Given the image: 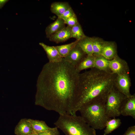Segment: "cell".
<instances>
[{"instance_id": "18", "label": "cell", "mask_w": 135, "mask_h": 135, "mask_svg": "<svg viewBox=\"0 0 135 135\" xmlns=\"http://www.w3.org/2000/svg\"><path fill=\"white\" fill-rule=\"evenodd\" d=\"M94 56L87 55L75 68L76 71L80 73L82 70L88 68H94Z\"/></svg>"}, {"instance_id": "24", "label": "cell", "mask_w": 135, "mask_h": 135, "mask_svg": "<svg viewBox=\"0 0 135 135\" xmlns=\"http://www.w3.org/2000/svg\"><path fill=\"white\" fill-rule=\"evenodd\" d=\"M65 24L70 27H72L79 23L76 14L64 21Z\"/></svg>"}, {"instance_id": "27", "label": "cell", "mask_w": 135, "mask_h": 135, "mask_svg": "<svg viewBox=\"0 0 135 135\" xmlns=\"http://www.w3.org/2000/svg\"><path fill=\"white\" fill-rule=\"evenodd\" d=\"M124 135H135V126L128 128Z\"/></svg>"}, {"instance_id": "19", "label": "cell", "mask_w": 135, "mask_h": 135, "mask_svg": "<svg viewBox=\"0 0 135 135\" xmlns=\"http://www.w3.org/2000/svg\"><path fill=\"white\" fill-rule=\"evenodd\" d=\"M32 127L34 133H39L52 129L53 128L49 127L45 122L43 120L28 119Z\"/></svg>"}, {"instance_id": "9", "label": "cell", "mask_w": 135, "mask_h": 135, "mask_svg": "<svg viewBox=\"0 0 135 135\" xmlns=\"http://www.w3.org/2000/svg\"><path fill=\"white\" fill-rule=\"evenodd\" d=\"M120 115L135 118V94L126 97L123 102L120 110Z\"/></svg>"}, {"instance_id": "22", "label": "cell", "mask_w": 135, "mask_h": 135, "mask_svg": "<svg viewBox=\"0 0 135 135\" xmlns=\"http://www.w3.org/2000/svg\"><path fill=\"white\" fill-rule=\"evenodd\" d=\"M92 38L93 55L94 56L101 55L105 41L100 38Z\"/></svg>"}, {"instance_id": "10", "label": "cell", "mask_w": 135, "mask_h": 135, "mask_svg": "<svg viewBox=\"0 0 135 135\" xmlns=\"http://www.w3.org/2000/svg\"><path fill=\"white\" fill-rule=\"evenodd\" d=\"M39 44L46 52L49 62L57 63L63 60L64 58L60 56L55 46H49L42 42H40Z\"/></svg>"}, {"instance_id": "17", "label": "cell", "mask_w": 135, "mask_h": 135, "mask_svg": "<svg viewBox=\"0 0 135 135\" xmlns=\"http://www.w3.org/2000/svg\"><path fill=\"white\" fill-rule=\"evenodd\" d=\"M77 44L87 55H92V38L86 36L78 40Z\"/></svg>"}, {"instance_id": "15", "label": "cell", "mask_w": 135, "mask_h": 135, "mask_svg": "<svg viewBox=\"0 0 135 135\" xmlns=\"http://www.w3.org/2000/svg\"><path fill=\"white\" fill-rule=\"evenodd\" d=\"M110 60L101 55L94 56V68L112 73L109 66Z\"/></svg>"}, {"instance_id": "3", "label": "cell", "mask_w": 135, "mask_h": 135, "mask_svg": "<svg viewBox=\"0 0 135 135\" xmlns=\"http://www.w3.org/2000/svg\"><path fill=\"white\" fill-rule=\"evenodd\" d=\"M106 100H94L82 106L79 110L80 116L91 127L95 130L105 128L110 119L105 109Z\"/></svg>"}, {"instance_id": "1", "label": "cell", "mask_w": 135, "mask_h": 135, "mask_svg": "<svg viewBox=\"0 0 135 135\" xmlns=\"http://www.w3.org/2000/svg\"><path fill=\"white\" fill-rule=\"evenodd\" d=\"M79 74L64 58L46 63L38 78L35 105L59 114L71 115Z\"/></svg>"}, {"instance_id": "13", "label": "cell", "mask_w": 135, "mask_h": 135, "mask_svg": "<svg viewBox=\"0 0 135 135\" xmlns=\"http://www.w3.org/2000/svg\"><path fill=\"white\" fill-rule=\"evenodd\" d=\"M71 27L65 26L63 28L50 36L49 40L58 44L67 40L71 38Z\"/></svg>"}, {"instance_id": "26", "label": "cell", "mask_w": 135, "mask_h": 135, "mask_svg": "<svg viewBox=\"0 0 135 135\" xmlns=\"http://www.w3.org/2000/svg\"><path fill=\"white\" fill-rule=\"evenodd\" d=\"M38 135H59L58 129L56 127L52 129L40 132L38 134Z\"/></svg>"}, {"instance_id": "4", "label": "cell", "mask_w": 135, "mask_h": 135, "mask_svg": "<svg viewBox=\"0 0 135 135\" xmlns=\"http://www.w3.org/2000/svg\"><path fill=\"white\" fill-rule=\"evenodd\" d=\"M54 124L65 135H96V130L87 124L80 116L59 114Z\"/></svg>"}, {"instance_id": "8", "label": "cell", "mask_w": 135, "mask_h": 135, "mask_svg": "<svg viewBox=\"0 0 135 135\" xmlns=\"http://www.w3.org/2000/svg\"><path fill=\"white\" fill-rule=\"evenodd\" d=\"M86 56L77 44L64 59L75 68Z\"/></svg>"}, {"instance_id": "5", "label": "cell", "mask_w": 135, "mask_h": 135, "mask_svg": "<svg viewBox=\"0 0 135 135\" xmlns=\"http://www.w3.org/2000/svg\"><path fill=\"white\" fill-rule=\"evenodd\" d=\"M126 97L114 84L107 96L105 104L106 112L109 118H116L120 115L121 106Z\"/></svg>"}, {"instance_id": "6", "label": "cell", "mask_w": 135, "mask_h": 135, "mask_svg": "<svg viewBox=\"0 0 135 135\" xmlns=\"http://www.w3.org/2000/svg\"><path fill=\"white\" fill-rule=\"evenodd\" d=\"M114 84L120 92L126 97L132 95L130 92L131 83L129 73L116 74Z\"/></svg>"}, {"instance_id": "20", "label": "cell", "mask_w": 135, "mask_h": 135, "mask_svg": "<svg viewBox=\"0 0 135 135\" xmlns=\"http://www.w3.org/2000/svg\"><path fill=\"white\" fill-rule=\"evenodd\" d=\"M122 124L120 120L116 118L110 119L106 123L104 135H107L118 128Z\"/></svg>"}, {"instance_id": "14", "label": "cell", "mask_w": 135, "mask_h": 135, "mask_svg": "<svg viewBox=\"0 0 135 135\" xmlns=\"http://www.w3.org/2000/svg\"><path fill=\"white\" fill-rule=\"evenodd\" d=\"M65 25L63 20L58 17L55 21L46 28L45 32L46 38H48L52 35L63 28L66 26Z\"/></svg>"}, {"instance_id": "25", "label": "cell", "mask_w": 135, "mask_h": 135, "mask_svg": "<svg viewBox=\"0 0 135 135\" xmlns=\"http://www.w3.org/2000/svg\"><path fill=\"white\" fill-rule=\"evenodd\" d=\"M75 14L74 11L71 7L65 11L61 16L58 17L65 21Z\"/></svg>"}, {"instance_id": "28", "label": "cell", "mask_w": 135, "mask_h": 135, "mask_svg": "<svg viewBox=\"0 0 135 135\" xmlns=\"http://www.w3.org/2000/svg\"><path fill=\"white\" fill-rule=\"evenodd\" d=\"M8 1V0H0V9L2 8Z\"/></svg>"}, {"instance_id": "12", "label": "cell", "mask_w": 135, "mask_h": 135, "mask_svg": "<svg viewBox=\"0 0 135 135\" xmlns=\"http://www.w3.org/2000/svg\"><path fill=\"white\" fill-rule=\"evenodd\" d=\"M101 55L110 60L118 55L116 43L114 42L105 41Z\"/></svg>"}, {"instance_id": "21", "label": "cell", "mask_w": 135, "mask_h": 135, "mask_svg": "<svg viewBox=\"0 0 135 135\" xmlns=\"http://www.w3.org/2000/svg\"><path fill=\"white\" fill-rule=\"evenodd\" d=\"M78 41L76 40L68 44L55 46V47L61 56L64 58L67 56L70 51L77 44Z\"/></svg>"}, {"instance_id": "23", "label": "cell", "mask_w": 135, "mask_h": 135, "mask_svg": "<svg viewBox=\"0 0 135 135\" xmlns=\"http://www.w3.org/2000/svg\"><path fill=\"white\" fill-rule=\"evenodd\" d=\"M86 36L79 23L71 28V38H74L76 40H79Z\"/></svg>"}, {"instance_id": "29", "label": "cell", "mask_w": 135, "mask_h": 135, "mask_svg": "<svg viewBox=\"0 0 135 135\" xmlns=\"http://www.w3.org/2000/svg\"><path fill=\"white\" fill-rule=\"evenodd\" d=\"M28 135H38V134L35 133L32 134Z\"/></svg>"}, {"instance_id": "16", "label": "cell", "mask_w": 135, "mask_h": 135, "mask_svg": "<svg viewBox=\"0 0 135 135\" xmlns=\"http://www.w3.org/2000/svg\"><path fill=\"white\" fill-rule=\"evenodd\" d=\"M71 7L69 3L66 2H54L50 6L51 12L59 17L69 8Z\"/></svg>"}, {"instance_id": "7", "label": "cell", "mask_w": 135, "mask_h": 135, "mask_svg": "<svg viewBox=\"0 0 135 135\" xmlns=\"http://www.w3.org/2000/svg\"><path fill=\"white\" fill-rule=\"evenodd\" d=\"M109 66L112 73L117 75L129 73L128 63L117 55L110 61Z\"/></svg>"}, {"instance_id": "2", "label": "cell", "mask_w": 135, "mask_h": 135, "mask_svg": "<svg viewBox=\"0 0 135 135\" xmlns=\"http://www.w3.org/2000/svg\"><path fill=\"white\" fill-rule=\"evenodd\" d=\"M116 75L95 68L79 73L71 115H76L81 107L89 102L106 99Z\"/></svg>"}, {"instance_id": "11", "label": "cell", "mask_w": 135, "mask_h": 135, "mask_svg": "<svg viewBox=\"0 0 135 135\" xmlns=\"http://www.w3.org/2000/svg\"><path fill=\"white\" fill-rule=\"evenodd\" d=\"M28 119H21L15 128L14 133L16 135H28L34 133Z\"/></svg>"}]
</instances>
